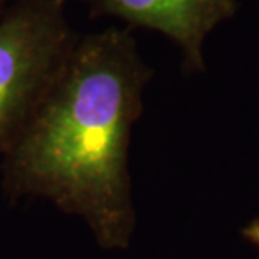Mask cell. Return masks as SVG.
<instances>
[{"instance_id":"cell-4","label":"cell","mask_w":259,"mask_h":259,"mask_svg":"<svg viewBox=\"0 0 259 259\" xmlns=\"http://www.w3.org/2000/svg\"><path fill=\"white\" fill-rule=\"evenodd\" d=\"M246 237L249 241L254 242L256 246H259V222L252 224L251 227H247V229H246Z\"/></svg>"},{"instance_id":"cell-5","label":"cell","mask_w":259,"mask_h":259,"mask_svg":"<svg viewBox=\"0 0 259 259\" xmlns=\"http://www.w3.org/2000/svg\"><path fill=\"white\" fill-rule=\"evenodd\" d=\"M9 4H10V0H0V17H2L4 12H5V10H7Z\"/></svg>"},{"instance_id":"cell-1","label":"cell","mask_w":259,"mask_h":259,"mask_svg":"<svg viewBox=\"0 0 259 259\" xmlns=\"http://www.w3.org/2000/svg\"><path fill=\"white\" fill-rule=\"evenodd\" d=\"M148 79L128 29L77 37L2 155L5 192L53 202L81 217L103 247H126L135 222L128 143Z\"/></svg>"},{"instance_id":"cell-2","label":"cell","mask_w":259,"mask_h":259,"mask_svg":"<svg viewBox=\"0 0 259 259\" xmlns=\"http://www.w3.org/2000/svg\"><path fill=\"white\" fill-rule=\"evenodd\" d=\"M76 39L66 0H10L0 17V155L32 118Z\"/></svg>"},{"instance_id":"cell-3","label":"cell","mask_w":259,"mask_h":259,"mask_svg":"<svg viewBox=\"0 0 259 259\" xmlns=\"http://www.w3.org/2000/svg\"><path fill=\"white\" fill-rule=\"evenodd\" d=\"M93 15H113L153 29L180 46L185 64L202 69L205 35L236 10V0H90Z\"/></svg>"}]
</instances>
